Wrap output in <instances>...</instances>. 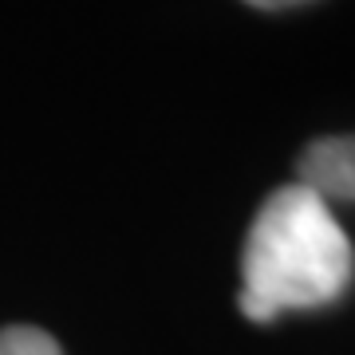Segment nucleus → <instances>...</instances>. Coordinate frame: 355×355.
<instances>
[{
	"instance_id": "f257e3e1",
	"label": "nucleus",
	"mask_w": 355,
	"mask_h": 355,
	"mask_svg": "<svg viewBox=\"0 0 355 355\" xmlns=\"http://www.w3.org/2000/svg\"><path fill=\"white\" fill-rule=\"evenodd\" d=\"M352 241L328 202L304 186H280L257 209L245 237L241 312L272 320L288 308H320L352 284Z\"/></svg>"
},
{
	"instance_id": "f03ea898",
	"label": "nucleus",
	"mask_w": 355,
	"mask_h": 355,
	"mask_svg": "<svg viewBox=\"0 0 355 355\" xmlns=\"http://www.w3.org/2000/svg\"><path fill=\"white\" fill-rule=\"evenodd\" d=\"M296 174L320 202H355V135H336V139H316L304 146Z\"/></svg>"
},
{
	"instance_id": "7ed1b4c3",
	"label": "nucleus",
	"mask_w": 355,
	"mask_h": 355,
	"mask_svg": "<svg viewBox=\"0 0 355 355\" xmlns=\"http://www.w3.org/2000/svg\"><path fill=\"white\" fill-rule=\"evenodd\" d=\"M0 355H64L40 328H0Z\"/></svg>"
},
{
	"instance_id": "20e7f679",
	"label": "nucleus",
	"mask_w": 355,
	"mask_h": 355,
	"mask_svg": "<svg viewBox=\"0 0 355 355\" xmlns=\"http://www.w3.org/2000/svg\"><path fill=\"white\" fill-rule=\"evenodd\" d=\"M253 8H296V4H308V0H245Z\"/></svg>"
}]
</instances>
